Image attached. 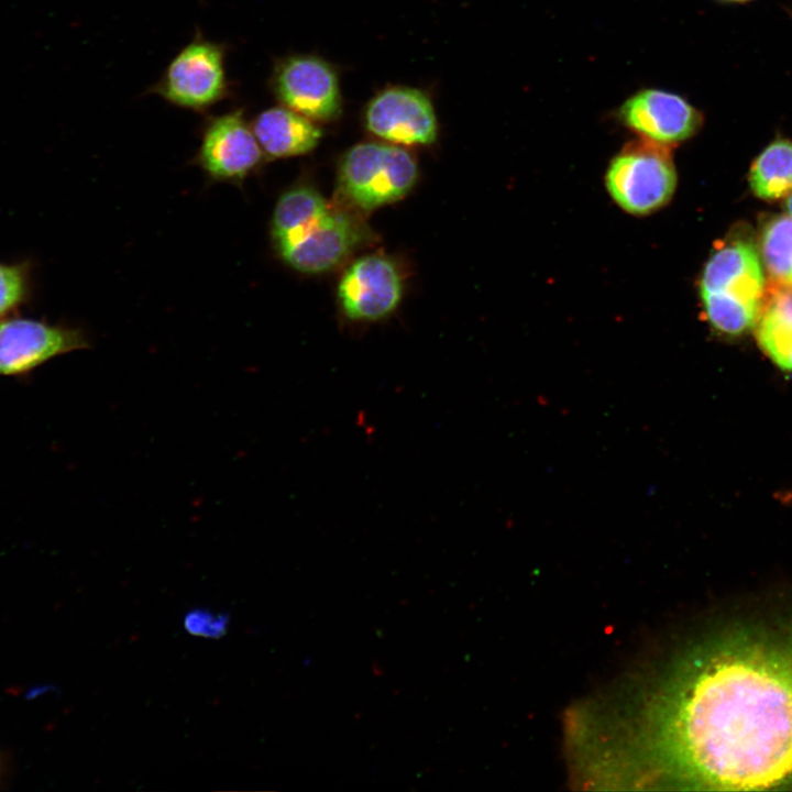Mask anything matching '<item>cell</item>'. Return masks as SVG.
I'll list each match as a JSON object with an SVG mask.
<instances>
[{"mask_svg": "<svg viewBox=\"0 0 792 792\" xmlns=\"http://www.w3.org/2000/svg\"><path fill=\"white\" fill-rule=\"evenodd\" d=\"M402 279L395 264L382 255L355 261L342 276L338 295L350 320L373 321L388 316L402 298Z\"/></svg>", "mask_w": 792, "mask_h": 792, "instance_id": "cell-11", "label": "cell"}, {"mask_svg": "<svg viewBox=\"0 0 792 792\" xmlns=\"http://www.w3.org/2000/svg\"><path fill=\"white\" fill-rule=\"evenodd\" d=\"M790 15L792 16V12H790Z\"/></svg>", "mask_w": 792, "mask_h": 792, "instance_id": "cell-23", "label": "cell"}, {"mask_svg": "<svg viewBox=\"0 0 792 792\" xmlns=\"http://www.w3.org/2000/svg\"><path fill=\"white\" fill-rule=\"evenodd\" d=\"M756 329L757 341L769 359L792 372V289L777 294L762 308Z\"/></svg>", "mask_w": 792, "mask_h": 792, "instance_id": "cell-14", "label": "cell"}, {"mask_svg": "<svg viewBox=\"0 0 792 792\" xmlns=\"http://www.w3.org/2000/svg\"><path fill=\"white\" fill-rule=\"evenodd\" d=\"M89 346L79 328L8 316L0 319V376L23 377L59 355Z\"/></svg>", "mask_w": 792, "mask_h": 792, "instance_id": "cell-6", "label": "cell"}, {"mask_svg": "<svg viewBox=\"0 0 792 792\" xmlns=\"http://www.w3.org/2000/svg\"><path fill=\"white\" fill-rule=\"evenodd\" d=\"M364 119L370 132L393 143L426 145L437 139L432 102L416 88L393 86L381 90L367 103Z\"/></svg>", "mask_w": 792, "mask_h": 792, "instance_id": "cell-9", "label": "cell"}, {"mask_svg": "<svg viewBox=\"0 0 792 792\" xmlns=\"http://www.w3.org/2000/svg\"><path fill=\"white\" fill-rule=\"evenodd\" d=\"M418 168L404 148L365 142L350 148L340 165L339 185L348 200L363 210L394 202L415 185Z\"/></svg>", "mask_w": 792, "mask_h": 792, "instance_id": "cell-3", "label": "cell"}, {"mask_svg": "<svg viewBox=\"0 0 792 792\" xmlns=\"http://www.w3.org/2000/svg\"><path fill=\"white\" fill-rule=\"evenodd\" d=\"M754 194L765 200L779 199L792 191V141L780 138L757 156L749 173Z\"/></svg>", "mask_w": 792, "mask_h": 792, "instance_id": "cell-15", "label": "cell"}, {"mask_svg": "<svg viewBox=\"0 0 792 792\" xmlns=\"http://www.w3.org/2000/svg\"><path fill=\"white\" fill-rule=\"evenodd\" d=\"M9 777V760L6 755L0 751V788L7 783Z\"/></svg>", "mask_w": 792, "mask_h": 792, "instance_id": "cell-20", "label": "cell"}, {"mask_svg": "<svg viewBox=\"0 0 792 792\" xmlns=\"http://www.w3.org/2000/svg\"><path fill=\"white\" fill-rule=\"evenodd\" d=\"M226 53L223 44L196 35L169 62L150 92L180 108H210L229 96Z\"/></svg>", "mask_w": 792, "mask_h": 792, "instance_id": "cell-5", "label": "cell"}, {"mask_svg": "<svg viewBox=\"0 0 792 792\" xmlns=\"http://www.w3.org/2000/svg\"><path fill=\"white\" fill-rule=\"evenodd\" d=\"M262 156L243 111L235 109L208 122L198 160L213 178L240 180L261 163Z\"/></svg>", "mask_w": 792, "mask_h": 792, "instance_id": "cell-12", "label": "cell"}, {"mask_svg": "<svg viewBox=\"0 0 792 792\" xmlns=\"http://www.w3.org/2000/svg\"><path fill=\"white\" fill-rule=\"evenodd\" d=\"M251 128L262 151L272 158L306 154L322 135L312 120L282 105L260 112Z\"/></svg>", "mask_w": 792, "mask_h": 792, "instance_id": "cell-13", "label": "cell"}, {"mask_svg": "<svg viewBox=\"0 0 792 792\" xmlns=\"http://www.w3.org/2000/svg\"><path fill=\"white\" fill-rule=\"evenodd\" d=\"M229 616L216 614L209 609L196 608L186 614L185 629L195 636L220 638L227 632Z\"/></svg>", "mask_w": 792, "mask_h": 792, "instance_id": "cell-19", "label": "cell"}, {"mask_svg": "<svg viewBox=\"0 0 792 792\" xmlns=\"http://www.w3.org/2000/svg\"><path fill=\"white\" fill-rule=\"evenodd\" d=\"M784 208L788 216L792 218V191L787 196Z\"/></svg>", "mask_w": 792, "mask_h": 792, "instance_id": "cell-21", "label": "cell"}, {"mask_svg": "<svg viewBox=\"0 0 792 792\" xmlns=\"http://www.w3.org/2000/svg\"><path fill=\"white\" fill-rule=\"evenodd\" d=\"M717 1H721L723 3H748V2H751L755 0H717Z\"/></svg>", "mask_w": 792, "mask_h": 792, "instance_id": "cell-22", "label": "cell"}, {"mask_svg": "<svg viewBox=\"0 0 792 792\" xmlns=\"http://www.w3.org/2000/svg\"><path fill=\"white\" fill-rule=\"evenodd\" d=\"M330 210L326 199L314 188L300 186L286 191L277 201L272 234L277 242L318 220Z\"/></svg>", "mask_w": 792, "mask_h": 792, "instance_id": "cell-16", "label": "cell"}, {"mask_svg": "<svg viewBox=\"0 0 792 792\" xmlns=\"http://www.w3.org/2000/svg\"><path fill=\"white\" fill-rule=\"evenodd\" d=\"M765 267L773 282L792 289V218L777 216L762 229L760 240Z\"/></svg>", "mask_w": 792, "mask_h": 792, "instance_id": "cell-17", "label": "cell"}, {"mask_svg": "<svg viewBox=\"0 0 792 792\" xmlns=\"http://www.w3.org/2000/svg\"><path fill=\"white\" fill-rule=\"evenodd\" d=\"M270 87L282 106L312 121H330L341 113L337 73L318 56L296 54L279 58L274 64Z\"/></svg>", "mask_w": 792, "mask_h": 792, "instance_id": "cell-7", "label": "cell"}, {"mask_svg": "<svg viewBox=\"0 0 792 792\" xmlns=\"http://www.w3.org/2000/svg\"><path fill=\"white\" fill-rule=\"evenodd\" d=\"M360 238L355 222L330 208L318 220L276 243L283 260L293 268L321 273L338 265Z\"/></svg>", "mask_w": 792, "mask_h": 792, "instance_id": "cell-10", "label": "cell"}, {"mask_svg": "<svg viewBox=\"0 0 792 792\" xmlns=\"http://www.w3.org/2000/svg\"><path fill=\"white\" fill-rule=\"evenodd\" d=\"M765 282L760 256L750 242H723L706 261L700 279V297L710 326L728 337L756 327L763 307Z\"/></svg>", "mask_w": 792, "mask_h": 792, "instance_id": "cell-2", "label": "cell"}, {"mask_svg": "<svg viewBox=\"0 0 792 792\" xmlns=\"http://www.w3.org/2000/svg\"><path fill=\"white\" fill-rule=\"evenodd\" d=\"M606 187L614 201L644 216L667 205L676 188V172L668 146L641 139L628 143L610 162Z\"/></svg>", "mask_w": 792, "mask_h": 792, "instance_id": "cell-4", "label": "cell"}, {"mask_svg": "<svg viewBox=\"0 0 792 792\" xmlns=\"http://www.w3.org/2000/svg\"><path fill=\"white\" fill-rule=\"evenodd\" d=\"M617 118L642 139L670 146L693 138L702 128L703 113L680 95L641 89L626 99Z\"/></svg>", "mask_w": 792, "mask_h": 792, "instance_id": "cell-8", "label": "cell"}, {"mask_svg": "<svg viewBox=\"0 0 792 792\" xmlns=\"http://www.w3.org/2000/svg\"><path fill=\"white\" fill-rule=\"evenodd\" d=\"M35 292V265L30 260L0 262V319L16 315Z\"/></svg>", "mask_w": 792, "mask_h": 792, "instance_id": "cell-18", "label": "cell"}, {"mask_svg": "<svg viewBox=\"0 0 792 792\" xmlns=\"http://www.w3.org/2000/svg\"><path fill=\"white\" fill-rule=\"evenodd\" d=\"M626 758L691 790H792V597L715 625L667 668Z\"/></svg>", "mask_w": 792, "mask_h": 792, "instance_id": "cell-1", "label": "cell"}]
</instances>
